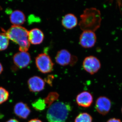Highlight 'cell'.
Wrapping results in <instances>:
<instances>
[{"label": "cell", "mask_w": 122, "mask_h": 122, "mask_svg": "<svg viewBox=\"0 0 122 122\" xmlns=\"http://www.w3.org/2000/svg\"><path fill=\"white\" fill-rule=\"evenodd\" d=\"M80 18L79 25L83 31L94 32L100 27L102 20L101 13L100 11L96 8L85 9Z\"/></svg>", "instance_id": "6da1fadb"}, {"label": "cell", "mask_w": 122, "mask_h": 122, "mask_svg": "<svg viewBox=\"0 0 122 122\" xmlns=\"http://www.w3.org/2000/svg\"><path fill=\"white\" fill-rule=\"evenodd\" d=\"M9 40L19 46L20 52H27L30 47L28 38L29 31L21 26L12 25L4 33Z\"/></svg>", "instance_id": "7a4b0ae2"}, {"label": "cell", "mask_w": 122, "mask_h": 122, "mask_svg": "<svg viewBox=\"0 0 122 122\" xmlns=\"http://www.w3.org/2000/svg\"><path fill=\"white\" fill-rule=\"evenodd\" d=\"M72 110L70 103L56 102L49 107L46 118L48 122H66Z\"/></svg>", "instance_id": "3957f363"}, {"label": "cell", "mask_w": 122, "mask_h": 122, "mask_svg": "<svg viewBox=\"0 0 122 122\" xmlns=\"http://www.w3.org/2000/svg\"><path fill=\"white\" fill-rule=\"evenodd\" d=\"M35 64L38 70L43 74L52 72L54 65L49 55L45 53H42L37 56L35 58Z\"/></svg>", "instance_id": "277c9868"}, {"label": "cell", "mask_w": 122, "mask_h": 122, "mask_svg": "<svg viewBox=\"0 0 122 122\" xmlns=\"http://www.w3.org/2000/svg\"><path fill=\"white\" fill-rule=\"evenodd\" d=\"M77 61V57L72 55L69 51L65 49L59 51L55 57L56 62L59 65L62 66H73Z\"/></svg>", "instance_id": "5b68a950"}, {"label": "cell", "mask_w": 122, "mask_h": 122, "mask_svg": "<svg viewBox=\"0 0 122 122\" xmlns=\"http://www.w3.org/2000/svg\"><path fill=\"white\" fill-rule=\"evenodd\" d=\"M84 69L91 75L96 73L101 68V64L99 59L93 56L86 57L82 63Z\"/></svg>", "instance_id": "8992f818"}, {"label": "cell", "mask_w": 122, "mask_h": 122, "mask_svg": "<svg viewBox=\"0 0 122 122\" xmlns=\"http://www.w3.org/2000/svg\"><path fill=\"white\" fill-rule=\"evenodd\" d=\"M97 37L94 32L90 30L83 31L80 35L79 43L82 47L90 48L96 44Z\"/></svg>", "instance_id": "52a82bcc"}, {"label": "cell", "mask_w": 122, "mask_h": 122, "mask_svg": "<svg viewBox=\"0 0 122 122\" xmlns=\"http://www.w3.org/2000/svg\"><path fill=\"white\" fill-rule=\"evenodd\" d=\"M14 64L20 69L26 68L30 64L31 57L27 52H20L14 55L13 58Z\"/></svg>", "instance_id": "ba28073f"}, {"label": "cell", "mask_w": 122, "mask_h": 122, "mask_svg": "<svg viewBox=\"0 0 122 122\" xmlns=\"http://www.w3.org/2000/svg\"><path fill=\"white\" fill-rule=\"evenodd\" d=\"M111 107V100L105 96H100L97 99L95 108L99 114L103 115L107 114L110 110Z\"/></svg>", "instance_id": "9c48e42d"}, {"label": "cell", "mask_w": 122, "mask_h": 122, "mask_svg": "<svg viewBox=\"0 0 122 122\" xmlns=\"http://www.w3.org/2000/svg\"><path fill=\"white\" fill-rule=\"evenodd\" d=\"M28 85L30 92L36 93L40 92L44 89L45 83L44 79L41 77L35 76L29 79Z\"/></svg>", "instance_id": "30bf717a"}, {"label": "cell", "mask_w": 122, "mask_h": 122, "mask_svg": "<svg viewBox=\"0 0 122 122\" xmlns=\"http://www.w3.org/2000/svg\"><path fill=\"white\" fill-rule=\"evenodd\" d=\"M93 98L92 94L87 91H83L79 94L76 98V102L79 106L89 107L93 102Z\"/></svg>", "instance_id": "8fae6325"}, {"label": "cell", "mask_w": 122, "mask_h": 122, "mask_svg": "<svg viewBox=\"0 0 122 122\" xmlns=\"http://www.w3.org/2000/svg\"><path fill=\"white\" fill-rule=\"evenodd\" d=\"M14 112L20 118L26 119L30 114L31 110L27 104L20 102L15 104L14 107Z\"/></svg>", "instance_id": "7c38bea8"}, {"label": "cell", "mask_w": 122, "mask_h": 122, "mask_svg": "<svg viewBox=\"0 0 122 122\" xmlns=\"http://www.w3.org/2000/svg\"><path fill=\"white\" fill-rule=\"evenodd\" d=\"M44 38V33L40 29L35 28L29 31L28 38L30 44L39 45L42 43Z\"/></svg>", "instance_id": "4fadbf2b"}, {"label": "cell", "mask_w": 122, "mask_h": 122, "mask_svg": "<svg viewBox=\"0 0 122 122\" xmlns=\"http://www.w3.org/2000/svg\"><path fill=\"white\" fill-rule=\"evenodd\" d=\"M78 19L74 14L68 13L66 14L62 18L61 24L63 27L67 29L74 28L78 24Z\"/></svg>", "instance_id": "5bb4252c"}, {"label": "cell", "mask_w": 122, "mask_h": 122, "mask_svg": "<svg viewBox=\"0 0 122 122\" xmlns=\"http://www.w3.org/2000/svg\"><path fill=\"white\" fill-rule=\"evenodd\" d=\"M10 19L13 25L21 26L25 21V15L22 11L15 10L11 13Z\"/></svg>", "instance_id": "9a60e30c"}, {"label": "cell", "mask_w": 122, "mask_h": 122, "mask_svg": "<svg viewBox=\"0 0 122 122\" xmlns=\"http://www.w3.org/2000/svg\"><path fill=\"white\" fill-rule=\"evenodd\" d=\"M59 97V94L57 92H51L44 99L46 106L49 107L58 99Z\"/></svg>", "instance_id": "2e32d148"}, {"label": "cell", "mask_w": 122, "mask_h": 122, "mask_svg": "<svg viewBox=\"0 0 122 122\" xmlns=\"http://www.w3.org/2000/svg\"><path fill=\"white\" fill-rule=\"evenodd\" d=\"M32 106L34 109L38 111H41L46 109V105L44 99L39 98L35 100L32 103Z\"/></svg>", "instance_id": "e0dca14e"}, {"label": "cell", "mask_w": 122, "mask_h": 122, "mask_svg": "<svg viewBox=\"0 0 122 122\" xmlns=\"http://www.w3.org/2000/svg\"><path fill=\"white\" fill-rule=\"evenodd\" d=\"M92 118L89 114L86 113L79 114L75 120V122H92Z\"/></svg>", "instance_id": "ac0fdd59"}, {"label": "cell", "mask_w": 122, "mask_h": 122, "mask_svg": "<svg viewBox=\"0 0 122 122\" xmlns=\"http://www.w3.org/2000/svg\"><path fill=\"white\" fill-rule=\"evenodd\" d=\"M9 39L4 33L0 34V51L5 50L8 48Z\"/></svg>", "instance_id": "d6986e66"}, {"label": "cell", "mask_w": 122, "mask_h": 122, "mask_svg": "<svg viewBox=\"0 0 122 122\" xmlns=\"http://www.w3.org/2000/svg\"><path fill=\"white\" fill-rule=\"evenodd\" d=\"M9 96V92L4 87H0V105L6 102Z\"/></svg>", "instance_id": "ffe728a7"}, {"label": "cell", "mask_w": 122, "mask_h": 122, "mask_svg": "<svg viewBox=\"0 0 122 122\" xmlns=\"http://www.w3.org/2000/svg\"><path fill=\"white\" fill-rule=\"evenodd\" d=\"M107 122H122L119 119L115 118H112L109 119Z\"/></svg>", "instance_id": "44dd1931"}, {"label": "cell", "mask_w": 122, "mask_h": 122, "mask_svg": "<svg viewBox=\"0 0 122 122\" xmlns=\"http://www.w3.org/2000/svg\"><path fill=\"white\" fill-rule=\"evenodd\" d=\"M28 122H42L41 120L38 119H31Z\"/></svg>", "instance_id": "7402d4cb"}, {"label": "cell", "mask_w": 122, "mask_h": 122, "mask_svg": "<svg viewBox=\"0 0 122 122\" xmlns=\"http://www.w3.org/2000/svg\"><path fill=\"white\" fill-rule=\"evenodd\" d=\"M6 122H20L18 120L15 119H11Z\"/></svg>", "instance_id": "603a6c76"}, {"label": "cell", "mask_w": 122, "mask_h": 122, "mask_svg": "<svg viewBox=\"0 0 122 122\" xmlns=\"http://www.w3.org/2000/svg\"><path fill=\"white\" fill-rule=\"evenodd\" d=\"M3 71V68L2 66V64L0 62V74H1Z\"/></svg>", "instance_id": "cb8c5ba5"}, {"label": "cell", "mask_w": 122, "mask_h": 122, "mask_svg": "<svg viewBox=\"0 0 122 122\" xmlns=\"http://www.w3.org/2000/svg\"></svg>", "instance_id": "d4e9b609"}]
</instances>
